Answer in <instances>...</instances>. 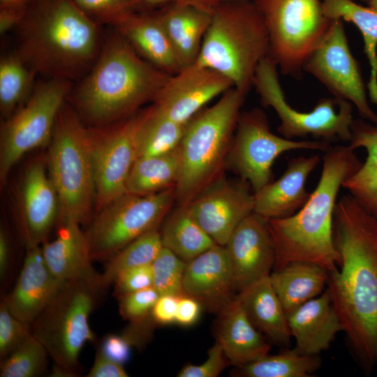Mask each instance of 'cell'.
Instances as JSON below:
<instances>
[{
	"label": "cell",
	"mask_w": 377,
	"mask_h": 377,
	"mask_svg": "<svg viewBox=\"0 0 377 377\" xmlns=\"http://www.w3.org/2000/svg\"><path fill=\"white\" fill-rule=\"evenodd\" d=\"M227 359L221 345L216 341L207 353L205 362L198 365L188 364L178 373L179 377H216L228 366Z\"/></svg>",
	"instance_id": "7bdbcfd3"
},
{
	"label": "cell",
	"mask_w": 377,
	"mask_h": 377,
	"mask_svg": "<svg viewBox=\"0 0 377 377\" xmlns=\"http://www.w3.org/2000/svg\"><path fill=\"white\" fill-rule=\"evenodd\" d=\"M163 247L160 232H148L133 240L114 256L101 274V286L107 288L122 272L138 266L151 264Z\"/></svg>",
	"instance_id": "8d00e7d4"
},
{
	"label": "cell",
	"mask_w": 377,
	"mask_h": 377,
	"mask_svg": "<svg viewBox=\"0 0 377 377\" xmlns=\"http://www.w3.org/2000/svg\"><path fill=\"white\" fill-rule=\"evenodd\" d=\"M304 71L317 79L333 96L352 103L363 119L377 126V114L369 104L367 87L350 51L342 20H333L325 38L306 61Z\"/></svg>",
	"instance_id": "5bb4252c"
},
{
	"label": "cell",
	"mask_w": 377,
	"mask_h": 377,
	"mask_svg": "<svg viewBox=\"0 0 377 377\" xmlns=\"http://www.w3.org/2000/svg\"><path fill=\"white\" fill-rule=\"evenodd\" d=\"M20 232L27 247L43 243L59 214L55 187L41 162L27 169L21 186Z\"/></svg>",
	"instance_id": "44dd1931"
},
{
	"label": "cell",
	"mask_w": 377,
	"mask_h": 377,
	"mask_svg": "<svg viewBox=\"0 0 377 377\" xmlns=\"http://www.w3.org/2000/svg\"><path fill=\"white\" fill-rule=\"evenodd\" d=\"M202 306L195 298L182 294L179 297L175 323L188 327L198 320Z\"/></svg>",
	"instance_id": "7dc6e473"
},
{
	"label": "cell",
	"mask_w": 377,
	"mask_h": 377,
	"mask_svg": "<svg viewBox=\"0 0 377 377\" xmlns=\"http://www.w3.org/2000/svg\"><path fill=\"white\" fill-rule=\"evenodd\" d=\"M368 1V0H367Z\"/></svg>",
	"instance_id": "9f6ffc18"
},
{
	"label": "cell",
	"mask_w": 377,
	"mask_h": 377,
	"mask_svg": "<svg viewBox=\"0 0 377 377\" xmlns=\"http://www.w3.org/2000/svg\"><path fill=\"white\" fill-rule=\"evenodd\" d=\"M269 51L267 27L253 1H221L212 14L195 62L216 71L248 93Z\"/></svg>",
	"instance_id": "8992f818"
},
{
	"label": "cell",
	"mask_w": 377,
	"mask_h": 377,
	"mask_svg": "<svg viewBox=\"0 0 377 377\" xmlns=\"http://www.w3.org/2000/svg\"><path fill=\"white\" fill-rule=\"evenodd\" d=\"M354 1H355V0H354Z\"/></svg>",
	"instance_id": "6f0895ef"
},
{
	"label": "cell",
	"mask_w": 377,
	"mask_h": 377,
	"mask_svg": "<svg viewBox=\"0 0 377 377\" xmlns=\"http://www.w3.org/2000/svg\"><path fill=\"white\" fill-rule=\"evenodd\" d=\"M325 15L353 23L362 34L364 52L370 66L368 94L377 105V10L358 4L354 0H322Z\"/></svg>",
	"instance_id": "4dcf8cb0"
},
{
	"label": "cell",
	"mask_w": 377,
	"mask_h": 377,
	"mask_svg": "<svg viewBox=\"0 0 377 377\" xmlns=\"http://www.w3.org/2000/svg\"><path fill=\"white\" fill-rule=\"evenodd\" d=\"M232 267L226 246L215 244L187 262L182 294L219 313L235 297Z\"/></svg>",
	"instance_id": "d6986e66"
},
{
	"label": "cell",
	"mask_w": 377,
	"mask_h": 377,
	"mask_svg": "<svg viewBox=\"0 0 377 377\" xmlns=\"http://www.w3.org/2000/svg\"><path fill=\"white\" fill-rule=\"evenodd\" d=\"M31 333V325L14 316L3 300L0 305L1 359L7 357Z\"/></svg>",
	"instance_id": "60d3db41"
},
{
	"label": "cell",
	"mask_w": 377,
	"mask_h": 377,
	"mask_svg": "<svg viewBox=\"0 0 377 377\" xmlns=\"http://www.w3.org/2000/svg\"><path fill=\"white\" fill-rule=\"evenodd\" d=\"M287 319L296 342L294 348L305 355H318L327 350L343 330L327 289L289 313Z\"/></svg>",
	"instance_id": "d4e9b609"
},
{
	"label": "cell",
	"mask_w": 377,
	"mask_h": 377,
	"mask_svg": "<svg viewBox=\"0 0 377 377\" xmlns=\"http://www.w3.org/2000/svg\"><path fill=\"white\" fill-rule=\"evenodd\" d=\"M113 283L114 293L118 297L153 286L151 264L135 267L122 272Z\"/></svg>",
	"instance_id": "ee69618b"
},
{
	"label": "cell",
	"mask_w": 377,
	"mask_h": 377,
	"mask_svg": "<svg viewBox=\"0 0 377 377\" xmlns=\"http://www.w3.org/2000/svg\"><path fill=\"white\" fill-rule=\"evenodd\" d=\"M48 353L43 345L31 333L27 339L3 359L1 377H34L41 374L47 366Z\"/></svg>",
	"instance_id": "74e56055"
},
{
	"label": "cell",
	"mask_w": 377,
	"mask_h": 377,
	"mask_svg": "<svg viewBox=\"0 0 377 377\" xmlns=\"http://www.w3.org/2000/svg\"><path fill=\"white\" fill-rule=\"evenodd\" d=\"M318 355L302 354L295 348L276 355H265L258 360L238 367L246 377H308L320 365Z\"/></svg>",
	"instance_id": "e575fe53"
},
{
	"label": "cell",
	"mask_w": 377,
	"mask_h": 377,
	"mask_svg": "<svg viewBox=\"0 0 377 377\" xmlns=\"http://www.w3.org/2000/svg\"><path fill=\"white\" fill-rule=\"evenodd\" d=\"M369 6L377 10V0H368Z\"/></svg>",
	"instance_id": "db71d44e"
},
{
	"label": "cell",
	"mask_w": 377,
	"mask_h": 377,
	"mask_svg": "<svg viewBox=\"0 0 377 377\" xmlns=\"http://www.w3.org/2000/svg\"><path fill=\"white\" fill-rule=\"evenodd\" d=\"M247 94L232 87L186 124L179 146L180 172L175 188L178 205H187L223 175Z\"/></svg>",
	"instance_id": "5b68a950"
},
{
	"label": "cell",
	"mask_w": 377,
	"mask_h": 377,
	"mask_svg": "<svg viewBox=\"0 0 377 377\" xmlns=\"http://www.w3.org/2000/svg\"><path fill=\"white\" fill-rule=\"evenodd\" d=\"M114 27L141 57L161 71L172 75L184 68L156 10L138 11Z\"/></svg>",
	"instance_id": "cb8c5ba5"
},
{
	"label": "cell",
	"mask_w": 377,
	"mask_h": 377,
	"mask_svg": "<svg viewBox=\"0 0 377 377\" xmlns=\"http://www.w3.org/2000/svg\"><path fill=\"white\" fill-rule=\"evenodd\" d=\"M145 10H157L169 4L179 3L190 5L210 13L221 2V0H142Z\"/></svg>",
	"instance_id": "681fc988"
},
{
	"label": "cell",
	"mask_w": 377,
	"mask_h": 377,
	"mask_svg": "<svg viewBox=\"0 0 377 377\" xmlns=\"http://www.w3.org/2000/svg\"><path fill=\"white\" fill-rule=\"evenodd\" d=\"M320 180L306 203L292 216L269 219L276 260L274 270L293 261L336 269L339 253L333 237L337 198L343 183L362 162L348 145H336L324 152Z\"/></svg>",
	"instance_id": "7a4b0ae2"
},
{
	"label": "cell",
	"mask_w": 377,
	"mask_h": 377,
	"mask_svg": "<svg viewBox=\"0 0 377 377\" xmlns=\"http://www.w3.org/2000/svg\"><path fill=\"white\" fill-rule=\"evenodd\" d=\"M330 143L323 140H294L271 132L266 114L258 108L242 112L228 161L253 193L272 182V167L283 152L296 149L326 151Z\"/></svg>",
	"instance_id": "4fadbf2b"
},
{
	"label": "cell",
	"mask_w": 377,
	"mask_h": 377,
	"mask_svg": "<svg viewBox=\"0 0 377 377\" xmlns=\"http://www.w3.org/2000/svg\"><path fill=\"white\" fill-rule=\"evenodd\" d=\"M63 283L47 267L41 247H27L15 286L3 300L14 316L31 325Z\"/></svg>",
	"instance_id": "7402d4cb"
},
{
	"label": "cell",
	"mask_w": 377,
	"mask_h": 377,
	"mask_svg": "<svg viewBox=\"0 0 377 377\" xmlns=\"http://www.w3.org/2000/svg\"><path fill=\"white\" fill-rule=\"evenodd\" d=\"M333 237L339 269L327 290L344 331L368 369L377 363V219L350 194L337 201Z\"/></svg>",
	"instance_id": "6da1fadb"
},
{
	"label": "cell",
	"mask_w": 377,
	"mask_h": 377,
	"mask_svg": "<svg viewBox=\"0 0 377 377\" xmlns=\"http://www.w3.org/2000/svg\"><path fill=\"white\" fill-rule=\"evenodd\" d=\"M187 262L163 246L151 263L153 287L159 295H182Z\"/></svg>",
	"instance_id": "f35d334b"
},
{
	"label": "cell",
	"mask_w": 377,
	"mask_h": 377,
	"mask_svg": "<svg viewBox=\"0 0 377 377\" xmlns=\"http://www.w3.org/2000/svg\"><path fill=\"white\" fill-rule=\"evenodd\" d=\"M216 341L230 364L237 367L258 360L270 349V344L251 322L236 296L218 313Z\"/></svg>",
	"instance_id": "484cf974"
},
{
	"label": "cell",
	"mask_w": 377,
	"mask_h": 377,
	"mask_svg": "<svg viewBox=\"0 0 377 377\" xmlns=\"http://www.w3.org/2000/svg\"><path fill=\"white\" fill-rule=\"evenodd\" d=\"M179 172V147L166 154L137 158L127 180L126 191L145 195L175 188Z\"/></svg>",
	"instance_id": "d6a6232c"
},
{
	"label": "cell",
	"mask_w": 377,
	"mask_h": 377,
	"mask_svg": "<svg viewBox=\"0 0 377 377\" xmlns=\"http://www.w3.org/2000/svg\"><path fill=\"white\" fill-rule=\"evenodd\" d=\"M71 89V80L48 78L37 85L25 105L8 117L1 131L2 184L24 154L51 140L58 114Z\"/></svg>",
	"instance_id": "7c38bea8"
},
{
	"label": "cell",
	"mask_w": 377,
	"mask_h": 377,
	"mask_svg": "<svg viewBox=\"0 0 377 377\" xmlns=\"http://www.w3.org/2000/svg\"><path fill=\"white\" fill-rule=\"evenodd\" d=\"M128 376L124 365L107 357L98 350L94 364L87 375V377H126Z\"/></svg>",
	"instance_id": "c3c4849f"
},
{
	"label": "cell",
	"mask_w": 377,
	"mask_h": 377,
	"mask_svg": "<svg viewBox=\"0 0 377 377\" xmlns=\"http://www.w3.org/2000/svg\"><path fill=\"white\" fill-rule=\"evenodd\" d=\"M27 10L0 8V33L3 34L14 27H18L23 20Z\"/></svg>",
	"instance_id": "f907efd6"
},
{
	"label": "cell",
	"mask_w": 377,
	"mask_h": 377,
	"mask_svg": "<svg viewBox=\"0 0 377 377\" xmlns=\"http://www.w3.org/2000/svg\"><path fill=\"white\" fill-rule=\"evenodd\" d=\"M36 73L18 54L1 58L0 109L3 117H10L28 96Z\"/></svg>",
	"instance_id": "d590c367"
},
{
	"label": "cell",
	"mask_w": 377,
	"mask_h": 377,
	"mask_svg": "<svg viewBox=\"0 0 377 377\" xmlns=\"http://www.w3.org/2000/svg\"><path fill=\"white\" fill-rule=\"evenodd\" d=\"M97 293L84 282L66 281L31 325L54 367L68 376L76 375L83 346L94 339L89 318Z\"/></svg>",
	"instance_id": "9c48e42d"
},
{
	"label": "cell",
	"mask_w": 377,
	"mask_h": 377,
	"mask_svg": "<svg viewBox=\"0 0 377 377\" xmlns=\"http://www.w3.org/2000/svg\"><path fill=\"white\" fill-rule=\"evenodd\" d=\"M159 295L153 286L122 295L119 297L120 315L130 322L146 317Z\"/></svg>",
	"instance_id": "b9f144b4"
},
{
	"label": "cell",
	"mask_w": 377,
	"mask_h": 377,
	"mask_svg": "<svg viewBox=\"0 0 377 377\" xmlns=\"http://www.w3.org/2000/svg\"><path fill=\"white\" fill-rule=\"evenodd\" d=\"M252 1L267 27L269 57L283 75L300 77L334 20L324 13L322 0Z\"/></svg>",
	"instance_id": "ba28073f"
},
{
	"label": "cell",
	"mask_w": 377,
	"mask_h": 377,
	"mask_svg": "<svg viewBox=\"0 0 377 377\" xmlns=\"http://www.w3.org/2000/svg\"><path fill=\"white\" fill-rule=\"evenodd\" d=\"M11 248L8 235L3 228L0 229V278L4 280L10 268Z\"/></svg>",
	"instance_id": "816d5d0a"
},
{
	"label": "cell",
	"mask_w": 377,
	"mask_h": 377,
	"mask_svg": "<svg viewBox=\"0 0 377 377\" xmlns=\"http://www.w3.org/2000/svg\"><path fill=\"white\" fill-rule=\"evenodd\" d=\"M18 27V54L48 78L71 81L92 67L101 48L97 22L73 0H36Z\"/></svg>",
	"instance_id": "3957f363"
},
{
	"label": "cell",
	"mask_w": 377,
	"mask_h": 377,
	"mask_svg": "<svg viewBox=\"0 0 377 377\" xmlns=\"http://www.w3.org/2000/svg\"><path fill=\"white\" fill-rule=\"evenodd\" d=\"M156 11L183 66L193 64L200 53L212 13L179 3L169 4Z\"/></svg>",
	"instance_id": "4316f807"
},
{
	"label": "cell",
	"mask_w": 377,
	"mask_h": 377,
	"mask_svg": "<svg viewBox=\"0 0 377 377\" xmlns=\"http://www.w3.org/2000/svg\"><path fill=\"white\" fill-rule=\"evenodd\" d=\"M348 146L363 147L367 156L360 168L343 183L368 212L377 219V126L362 120H354Z\"/></svg>",
	"instance_id": "f546056e"
},
{
	"label": "cell",
	"mask_w": 377,
	"mask_h": 377,
	"mask_svg": "<svg viewBox=\"0 0 377 377\" xmlns=\"http://www.w3.org/2000/svg\"><path fill=\"white\" fill-rule=\"evenodd\" d=\"M176 201L175 188L126 193L96 212L86 232L93 260H108L129 243L158 229Z\"/></svg>",
	"instance_id": "8fae6325"
},
{
	"label": "cell",
	"mask_w": 377,
	"mask_h": 377,
	"mask_svg": "<svg viewBox=\"0 0 377 377\" xmlns=\"http://www.w3.org/2000/svg\"><path fill=\"white\" fill-rule=\"evenodd\" d=\"M225 246L237 293L269 276L274 267L276 252L269 219L254 212L242 221Z\"/></svg>",
	"instance_id": "ac0fdd59"
},
{
	"label": "cell",
	"mask_w": 377,
	"mask_h": 377,
	"mask_svg": "<svg viewBox=\"0 0 377 377\" xmlns=\"http://www.w3.org/2000/svg\"><path fill=\"white\" fill-rule=\"evenodd\" d=\"M248 318L253 325L275 343L288 345L292 337L287 315L272 286L270 277L264 276L237 293Z\"/></svg>",
	"instance_id": "83f0119b"
},
{
	"label": "cell",
	"mask_w": 377,
	"mask_h": 377,
	"mask_svg": "<svg viewBox=\"0 0 377 377\" xmlns=\"http://www.w3.org/2000/svg\"><path fill=\"white\" fill-rule=\"evenodd\" d=\"M272 286L288 316L321 294L329 278L325 267L307 261H293L269 274Z\"/></svg>",
	"instance_id": "f1b7e54d"
},
{
	"label": "cell",
	"mask_w": 377,
	"mask_h": 377,
	"mask_svg": "<svg viewBox=\"0 0 377 377\" xmlns=\"http://www.w3.org/2000/svg\"><path fill=\"white\" fill-rule=\"evenodd\" d=\"M132 343L123 334H108L101 341L98 349L105 356L124 365L130 358Z\"/></svg>",
	"instance_id": "f6af8a7d"
},
{
	"label": "cell",
	"mask_w": 377,
	"mask_h": 377,
	"mask_svg": "<svg viewBox=\"0 0 377 377\" xmlns=\"http://www.w3.org/2000/svg\"><path fill=\"white\" fill-rule=\"evenodd\" d=\"M179 296L159 295L151 311V318L156 324L165 325L175 323Z\"/></svg>",
	"instance_id": "bcb514c9"
},
{
	"label": "cell",
	"mask_w": 377,
	"mask_h": 377,
	"mask_svg": "<svg viewBox=\"0 0 377 377\" xmlns=\"http://www.w3.org/2000/svg\"><path fill=\"white\" fill-rule=\"evenodd\" d=\"M170 76L141 57L117 31L101 48L73 100L91 123L126 119L152 102Z\"/></svg>",
	"instance_id": "277c9868"
},
{
	"label": "cell",
	"mask_w": 377,
	"mask_h": 377,
	"mask_svg": "<svg viewBox=\"0 0 377 377\" xmlns=\"http://www.w3.org/2000/svg\"><path fill=\"white\" fill-rule=\"evenodd\" d=\"M252 0H221L223 2H237V1H248Z\"/></svg>",
	"instance_id": "11a10c76"
},
{
	"label": "cell",
	"mask_w": 377,
	"mask_h": 377,
	"mask_svg": "<svg viewBox=\"0 0 377 377\" xmlns=\"http://www.w3.org/2000/svg\"><path fill=\"white\" fill-rule=\"evenodd\" d=\"M80 225L73 220L61 221L56 238L43 243L42 253L57 280L84 282L98 293L103 290L101 274L92 265L89 240Z\"/></svg>",
	"instance_id": "ffe728a7"
},
{
	"label": "cell",
	"mask_w": 377,
	"mask_h": 377,
	"mask_svg": "<svg viewBox=\"0 0 377 377\" xmlns=\"http://www.w3.org/2000/svg\"><path fill=\"white\" fill-rule=\"evenodd\" d=\"M186 125L170 119L152 105L140 112L136 134L137 158L166 154L176 149Z\"/></svg>",
	"instance_id": "836d02e7"
},
{
	"label": "cell",
	"mask_w": 377,
	"mask_h": 377,
	"mask_svg": "<svg viewBox=\"0 0 377 377\" xmlns=\"http://www.w3.org/2000/svg\"><path fill=\"white\" fill-rule=\"evenodd\" d=\"M320 161L318 155L289 160L279 179L254 193L253 212L272 219L288 217L299 211L310 198L305 183Z\"/></svg>",
	"instance_id": "603a6c76"
},
{
	"label": "cell",
	"mask_w": 377,
	"mask_h": 377,
	"mask_svg": "<svg viewBox=\"0 0 377 377\" xmlns=\"http://www.w3.org/2000/svg\"><path fill=\"white\" fill-rule=\"evenodd\" d=\"M250 188L242 179L230 180L223 175L186 206L214 242L225 246L238 225L253 212L254 193Z\"/></svg>",
	"instance_id": "2e32d148"
},
{
	"label": "cell",
	"mask_w": 377,
	"mask_h": 377,
	"mask_svg": "<svg viewBox=\"0 0 377 377\" xmlns=\"http://www.w3.org/2000/svg\"><path fill=\"white\" fill-rule=\"evenodd\" d=\"M160 235L163 246L186 262L216 244L198 223L187 206L178 205L167 215Z\"/></svg>",
	"instance_id": "1f68e13d"
},
{
	"label": "cell",
	"mask_w": 377,
	"mask_h": 377,
	"mask_svg": "<svg viewBox=\"0 0 377 377\" xmlns=\"http://www.w3.org/2000/svg\"><path fill=\"white\" fill-rule=\"evenodd\" d=\"M232 87V82L220 73L194 62L170 77L152 105L186 125L207 103Z\"/></svg>",
	"instance_id": "e0dca14e"
},
{
	"label": "cell",
	"mask_w": 377,
	"mask_h": 377,
	"mask_svg": "<svg viewBox=\"0 0 377 377\" xmlns=\"http://www.w3.org/2000/svg\"><path fill=\"white\" fill-rule=\"evenodd\" d=\"M95 22L114 26L131 14L143 10L142 0H73Z\"/></svg>",
	"instance_id": "ab89813d"
},
{
	"label": "cell",
	"mask_w": 377,
	"mask_h": 377,
	"mask_svg": "<svg viewBox=\"0 0 377 377\" xmlns=\"http://www.w3.org/2000/svg\"><path fill=\"white\" fill-rule=\"evenodd\" d=\"M31 0H0V8L27 10Z\"/></svg>",
	"instance_id": "f5cc1de1"
},
{
	"label": "cell",
	"mask_w": 377,
	"mask_h": 377,
	"mask_svg": "<svg viewBox=\"0 0 377 377\" xmlns=\"http://www.w3.org/2000/svg\"><path fill=\"white\" fill-rule=\"evenodd\" d=\"M278 68L268 56L259 64L253 86L263 105L270 107L280 119L278 131L286 138L312 136L331 143L351 138L353 104L333 96L320 99L309 112L292 108L286 101L278 76Z\"/></svg>",
	"instance_id": "30bf717a"
},
{
	"label": "cell",
	"mask_w": 377,
	"mask_h": 377,
	"mask_svg": "<svg viewBox=\"0 0 377 377\" xmlns=\"http://www.w3.org/2000/svg\"><path fill=\"white\" fill-rule=\"evenodd\" d=\"M140 112L101 135H94V167L96 212L126 193V183L137 158Z\"/></svg>",
	"instance_id": "9a60e30c"
},
{
	"label": "cell",
	"mask_w": 377,
	"mask_h": 377,
	"mask_svg": "<svg viewBox=\"0 0 377 377\" xmlns=\"http://www.w3.org/2000/svg\"><path fill=\"white\" fill-rule=\"evenodd\" d=\"M94 143V134L64 103L56 120L48 158L60 222L73 220L83 224L89 219L95 201Z\"/></svg>",
	"instance_id": "52a82bcc"
}]
</instances>
